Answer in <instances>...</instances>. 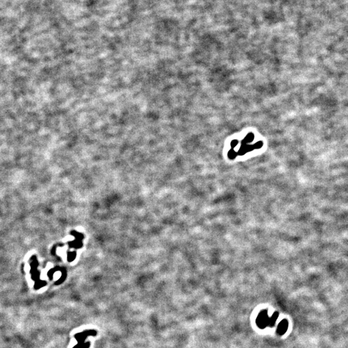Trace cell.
<instances>
[{"instance_id": "obj_1", "label": "cell", "mask_w": 348, "mask_h": 348, "mask_svg": "<svg viewBox=\"0 0 348 348\" xmlns=\"http://www.w3.org/2000/svg\"><path fill=\"white\" fill-rule=\"evenodd\" d=\"M278 316V313L275 312L271 317L268 316L267 311H262L259 315L257 319V324L260 328H265L268 326H273L275 324V322Z\"/></svg>"}, {"instance_id": "obj_2", "label": "cell", "mask_w": 348, "mask_h": 348, "mask_svg": "<svg viewBox=\"0 0 348 348\" xmlns=\"http://www.w3.org/2000/svg\"><path fill=\"white\" fill-rule=\"evenodd\" d=\"M288 322L286 320H284V321H282L281 322V323L278 325V330L277 332L278 333L279 335H283L285 333H286V331L288 330Z\"/></svg>"}]
</instances>
